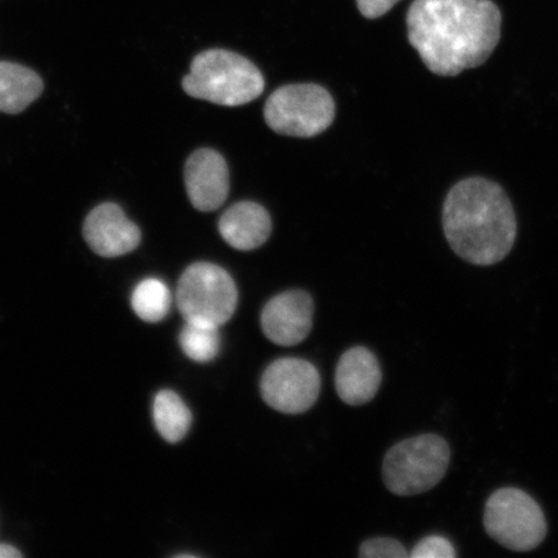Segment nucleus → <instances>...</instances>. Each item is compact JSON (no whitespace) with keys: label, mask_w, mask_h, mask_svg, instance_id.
I'll return each mask as SVG.
<instances>
[{"label":"nucleus","mask_w":558,"mask_h":558,"mask_svg":"<svg viewBox=\"0 0 558 558\" xmlns=\"http://www.w3.org/2000/svg\"><path fill=\"white\" fill-rule=\"evenodd\" d=\"M410 45L439 76L484 65L500 40L501 13L492 0H414L408 17Z\"/></svg>","instance_id":"1"},{"label":"nucleus","mask_w":558,"mask_h":558,"mask_svg":"<svg viewBox=\"0 0 558 558\" xmlns=\"http://www.w3.org/2000/svg\"><path fill=\"white\" fill-rule=\"evenodd\" d=\"M444 233L453 253L466 263L488 267L506 259L518 236V220L504 187L469 178L445 199Z\"/></svg>","instance_id":"2"},{"label":"nucleus","mask_w":558,"mask_h":558,"mask_svg":"<svg viewBox=\"0 0 558 558\" xmlns=\"http://www.w3.org/2000/svg\"><path fill=\"white\" fill-rule=\"evenodd\" d=\"M260 70L241 54L208 50L195 58L183 81L185 93L194 99L225 107H241L263 94Z\"/></svg>","instance_id":"3"},{"label":"nucleus","mask_w":558,"mask_h":558,"mask_svg":"<svg viewBox=\"0 0 558 558\" xmlns=\"http://www.w3.org/2000/svg\"><path fill=\"white\" fill-rule=\"evenodd\" d=\"M450 459V446L441 436L428 434L404 439L384 458V483L400 497L427 493L445 477Z\"/></svg>","instance_id":"4"},{"label":"nucleus","mask_w":558,"mask_h":558,"mask_svg":"<svg viewBox=\"0 0 558 558\" xmlns=\"http://www.w3.org/2000/svg\"><path fill=\"white\" fill-rule=\"evenodd\" d=\"M486 533L514 553L538 548L547 536V521L533 497L515 487H504L487 499L484 512Z\"/></svg>","instance_id":"5"},{"label":"nucleus","mask_w":558,"mask_h":558,"mask_svg":"<svg viewBox=\"0 0 558 558\" xmlns=\"http://www.w3.org/2000/svg\"><path fill=\"white\" fill-rule=\"evenodd\" d=\"M177 302L185 320L220 327L233 317L239 291L227 270L195 263L179 279Z\"/></svg>","instance_id":"6"},{"label":"nucleus","mask_w":558,"mask_h":558,"mask_svg":"<svg viewBox=\"0 0 558 558\" xmlns=\"http://www.w3.org/2000/svg\"><path fill=\"white\" fill-rule=\"evenodd\" d=\"M265 121L277 134L312 137L330 128L335 104L317 85H290L275 90L264 109Z\"/></svg>","instance_id":"7"},{"label":"nucleus","mask_w":558,"mask_h":558,"mask_svg":"<svg viewBox=\"0 0 558 558\" xmlns=\"http://www.w3.org/2000/svg\"><path fill=\"white\" fill-rule=\"evenodd\" d=\"M262 396L271 409L284 414H302L318 400L320 378L311 362L281 359L262 378Z\"/></svg>","instance_id":"8"},{"label":"nucleus","mask_w":558,"mask_h":558,"mask_svg":"<svg viewBox=\"0 0 558 558\" xmlns=\"http://www.w3.org/2000/svg\"><path fill=\"white\" fill-rule=\"evenodd\" d=\"M83 236L89 248L102 257L128 255L142 242V232L135 222L111 202L95 207L87 215Z\"/></svg>","instance_id":"9"},{"label":"nucleus","mask_w":558,"mask_h":558,"mask_svg":"<svg viewBox=\"0 0 558 558\" xmlns=\"http://www.w3.org/2000/svg\"><path fill=\"white\" fill-rule=\"evenodd\" d=\"M313 300L304 291H288L264 306L262 327L270 341L282 347L302 343L312 330Z\"/></svg>","instance_id":"10"},{"label":"nucleus","mask_w":558,"mask_h":558,"mask_svg":"<svg viewBox=\"0 0 558 558\" xmlns=\"http://www.w3.org/2000/svg\"><path fill=\"white\" fill-rule=\"evenodd\" d=\"M185 186L192 205L202 213L225 205L229 193L226 159L211 149L194 151L185 165Z\"/></svg>","instance_id":"11"},{"label":"nucleus","mask_w":558,"mask_h":558,"mask_svg":"<svg viewBox=\"0 0 558 558\" xmlns=\"http://www.w3.org/2000/svg\"><path fill=\"white\" fill-rule=\"evenodd\" d=\"M381 369L375 354L367 348L349 349L340 359L335 386L341 400L360 407L374 399L380 388Z\"/></svg>","instance_id":"12"},{"label":"nucleus","mask_w":558,"mask_h":558,"mask_svg":"<svg viewBox=\"0 0 558 558\" xmlns=\"http://www.w3.org/2000/svg\"><path fill=\"white\" fill-rule=\"evenodd\" d=\"M219 230L222 239L233 248L255 250L269 239L270 216L267 209L255 202H240L221 216Z\"/></svg>","instance_id":"13"},{"label":"nucleus","mask_w":558,"mask_h":558,"mask_svg":"<svg viewBox=\"0 0 558 558\" xmlns=\"http://www.w3.org/2000/svg\"><path fill=\"white\" fill-rule=\"evenodd\" d=\"M44 81L34 70L0 61V113L20 114L44 93Z\"/></svg>","instance_id":"14"},{"label":"nucleus","mask_w":558,"mask_h":558,"mask_svg":"<svg viewBox=\"0 0 558 558\" xmlns=\"http://www.w3.org/2000/svg\"><path fill=\"white\" fill-rule=\"evenodd\" d=\"M153 418L159 435L170 444L180 442L192 425L190 408L172 390H160L156 396L153 403Z\"/></svg>","instance_id":"15"},{"label":"nucleus","mask_w":558,"mask_h":558,"mask_svg":"<svg viewBox=\"0 0 558 558\" xmlns=\"http://www.w3.org/2000/svg\"><path fill=\"white\" fill-rule=\"evenodd\" d=\"M171 292L158 278H146L132 292L131 304L145 323H159L171 308Z\"/></svg>","instance_id":"16"},{"label":"nucleus","mask_w":558,"mask_h":558,"mask_svg":"<svg viewBox=\"0 0 558 558\" xmlns=\"http://www.w3.org/2000/svg\"><path fill=\"white\" fill-rule=\"evenodd\" d=\"M179 341L187 359L206 364L219 354L221 341L219 327L186 320L180 332Z\"/></svg>","instance_id":"17"},{"label":"nucleus","mask_w":558,"mask_h":558,"mask_svg":"<svg viewBox=\"0 0 558 558\" xmlns=\"http://www.w3.org/2000/svg\"><path fill=\"white\" fill-rule=\"evenodd\" d=\"M410 556L413 558H453L457 557V550L445 536L429 535L416 544Z\"/></svg>","instance_id":"18"},{"label":"nucleus","mask_w":558,"mask_h":558,"mask_svg":"<svg viewBox=\"0 0 558 558\" xmlns=\"http://www.w3.org/2000/svg\"><path fill=\"white\" fill-rule=\"evenodd\" d=\"M360 556L364 558H407L409 554L399 541L376 538L362 544Z\"/></svg>","instance_id":"19"},{"label":"nucleus","mask_w":558,"mask_h":558,"mask_svg":"<svg viewBox=\"0 0 558 558\" xmlns=\"http://www.w3.org/2000/svg\"><path fill=\"white\" fill-rule=\"evenodd\" d=\"M400 0H357L359 10L367 19L386 15Z\"/></svg>","instance_id":"20"},{"label":"nucleus","mask_w":558,"mask_h":558,"mask_svg":"<svg viewBox=\"0 0 558 558\" xmlns=\"http://www.w3.org/2000/svg\"><path fill=\"white\" fill-rule=\"evenodd\" d=\"M23 557V554L16 547L11 544H0V558H19Z\"/></svg>","instance_id":"21"},{"label":"nucleus","mask_w":558,"mask_h":558,"mask_svg":"<svg viewBox=\"0 0 558 558\" xmlns=\"http://www.w3.org/2000/svg\"><path fill=\"white\" fill-rule=\"evenodd\" d=\"M177 557H186V558H190V557H194V556H193V555H186V554H184V555H179V556H177Z\"/></svg>","instance_id":"22"}]
</instances>
